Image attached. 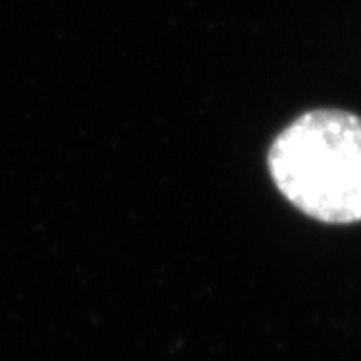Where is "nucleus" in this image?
<instances>
[{
	"label": "nucleus",
	"mask_w": 361,
	"mask_h": 361,
	"mask_svg": "<svg viewBox=\"0 0 361 361\" xmlns=\"http://www.w3.org/2000/svg\"><path fill=\"white\" fill-rule=\"evenodd\" d=\"M269 175L279 193L311 219L361 223V116L310 111L273 141Z\"/></svg>",
	"instance_id": "f257e3e1"
}]
</instances>
